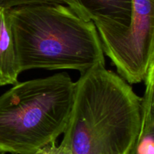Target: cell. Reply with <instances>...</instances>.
Here are the masks:
<instances>
[{
  "label": "cell",
  "mask_w": 154,
  "mask_h": 154,
  "mask_svg": "<svg viewBox=\"0 0 154 154\" xmlns=\"http://www.w3.org/2000/svg\"><path fill=\"white\" fill-rule=\"evenodd\" d=\"M45 3L64 4L63 0H0V8L11 9L19 6L27 5L45 4Z\"/></svg>",
  "instance_id": "cell-8"
},
{
  "label": "cell",
  "mask_w": 154,
  "mask_h": 154,
  "mask_svg": "<svg viewBox=\"0 0 154 154\" xmlns=\"http://www.w3.org/2000/svg\"><path fill=\"white\" fill-rule=\"evenodd\" d=\"M36 154H71L70 152L60 144L57 145L56 142L51 143L36 153Z\"/></svg>",
  "instance_id": "cell-9"
},
{
  "label": "cell",
  "mask_w": 154,
  "mask_h": 154,
  "mask_svg": "<svg viewBox=\"0 0 154 154\" xmlns=\"http://www.w3.org/2000/svg\"><path fill=\"white\" fill-rule=\"evenodd\" d=\"M9 14L21 72L73 69L83 74L105 66L96 26L66 5H27Z\"/></svg>",
  "instance_id": "cell-2"
},
{
  "label": "cell",
  "mask_w": 154,
  "mask_h": 154,
  "mask_svg": "<svg viewBox=\"0 0 154 154\" xmlns=\"http://www.w3.org/2000/svg\"><path fill=\"white\" fill-rule=\"evenodd\" d=\"M144 81L145 91L141 98L139 131L129 154H154V63Z\"/></svg>",
  "instance_id": "cell-7"
},
{
  "label": "cell",
  "mask_w": 154,
  "mask_h": 154,
  "mask_svg": "<svg viewBox=\"0 0 154 154\" xmlns=\"http://www.w3.org/2000/svg\"><path fill=\"white\" fill-rule=\"evenodd\" d=\"M80 17L93 23L117 24L128 27L132 17V0H63Z\"/></svg>",
  "instance_id": "cell-5"
},
{
  "label": "cell",
  "mask_w": 154,
  "mask_h": 154,
  "mask_svg": "<svg viewBox=\"0 0 154 154\" xmlns=\"http://www.w3.org/2000/svg\"><path fill=\"white\" fill-rule=\"evenodd\" d=\"M104 54L128 84L144 81L154 63V0H132L128 27L94 23Z\"/></svg>",
  "instance_id": "cell-4"
},
{
  "label": "cell",
  "mask_w": 154,
  "mask_h": 154,
  "mask_svg": "<svg viewBox=\"0 0 154 154\" xmlns=\"http://www.w3.org/2000/svg\"><path fill=\"white\" fill-rule=\"evenodd\" d=\"M76 84L66 72L14 84L0 96V150L36 154L67 128Z\"/></svg>",
  "instance_id": "cell-3"
},
{
  "label": "cell",
  "mask_w": 154,
  "mask_h": 154,
  "mask_svg": "<svg viewBox=\"0 0 154 154\" xmlns=\"http://www.w3.org/2000/svg\"><path fill=\"white\" fill-rule=\"evenodd\" d=\"M0 154H5V153H4V152H2V151H1V150H0Z\"/></svg>",
  "instance_id": "cell-10"
},
{
  "label": "cell",
  "mask_w": 154,
  "mask_h": 154,
  "mask_svg": "<svg viewBox=\"0 0 154 154\" xmlns=\"http://www.w3.org/2000/svg\"><path fill=\"white\" fill-rule=\"evenodd\" d=\"M20 73L9 9L0 8V86L17 84Z\"/></svg>",
  "instance_id": "cell-6"
},
{
  "label": "cell",
  "mask_w": 154,
  "mask_h": 154,
  "mask_svg": "<svg viewBox=\"0 0 154 154\" xmlns=\"http://www.w3.org/2000/svg\"><path fill=\"white\" fill-rule=\"evenodd\" d=\"M60 143L71 154H129L140 126L141 97L117 74L96 66L81 74Z\"/></svg>",
  "instance_id": "cell-1"
}]
</instances>
